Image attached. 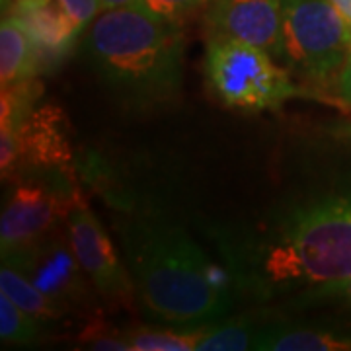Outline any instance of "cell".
Wrapping results in <instances>:
<instances>
[{"mask_svg":"<svg viewBox=\"0 0 351 351\" xmlns=\"http://www.w3.org/2000/svg\"><path fill=\"white\" fill-rule=\"evenodd\" d=\"M211 36L239 39L260 47L277 63L285 59L281 0H213L207 6Z\"/></svg>","mask_w":351,"mask_h":351,"instance_id":"obj_9","label":"cell"},{"mask_svg":"<svg viewBox=\"0 0 351 351\" xmlns=\"http://www.w3.org/2000/svg\"><path fill=\"white\" fill-rule=\"evenodd\" d=\"M336 135L341 138H348V141H351V121L350 123H343V125H339L338 129H336Z\"/></svg>","mask_w":351,"mask_h":351,"instance_id":"obj_23","label":"cell"},{"mask_svg":"<svg viewBox=\"0 0 351 351\" xmlns=\"http://www.w3.org/2000/svg\"><path fill=\"white\" fill-rule=\"evenodd\" d=\"M38 53L22 22L8 14L0 24V84L2 88L27 82L38 69Z\"/></svg>","mask_w":351,"mask_h":351,"instance_id":"obj_11","label":"cell"},{"mask_svg":"<svg viewBox=\"0 0 351 351\" xmlns=\"http://www.w3.org/2000/svg\"><path fill=\"white\" fill-rule=\"evenodd\" d=\"M43 326L0 291V339L4 346H29L38 341Z\"/></svg>","mask_w":351,"mask_h":351,"instance_id":"obj_15","label":"cell"},{"mask_svg":"<svg viewBox=\"0 0 351 351\" xmlns=\"http://www.w3.org/2000/svg\"><path fill=\"white\" fill-rule=\"evenodd\" d=\"M211 2L213 0H141L138 6L160 20L180 24V20L188 18L189 14L203 6H209Z\"/></svg>","mask_w":351,"mask_h":351,"instance_id":"obj_17","label":"cell"},{"mask_svg":"<svg viewBox=\"0 0 351 351\" xmlns=\"http://www.w3.org/2000/svg\"><path fill=\"white\" fill-rule=\"evenodd\" d=\"M334 90H336V98L351 108V53L348 61L341 66V71H339Z\"/></svg>","mask_w":351,"mask_h":351,"instance_id":"obj_20","label":"cell"},{"mask_svg":"<svg viewBox=\"0 0 351 351\" xmlns=\"http://www.w3.org/2000/svg\"><path fill=\"white\" fill-rule=\"evenodd\" d=\"M75 193H63L43 182H18L8 199L4 201L0 217V248L8 256L38 242L57 230L59 223L71 213Z\"/></svg>","mask_w":351,"mask_h":351,"instance_id":"obj_7","label":"cell"},{"mask_svg":"<svg viewBox=\"0 0 351 351\" xmlns=\"http://www.w3.org/2000/svg\"><path fill=\"white\" fill-rule=\"evenodd\" d=\"M211 326L213 322L195 328L133 330L125 332V336L129 351H197Z\"/></svg>","mask_w":351,"mask_h":351,"instance_id":"obj_14","label":"cell"},{"mask_svg":"<svg viewBox=\"0 0 351 351\" xmlns=\"http://www.w3.org/2000/svg\"><path fill=\"white\" fill-rule=\"evenodd\" d=\"M304 295L313 301H336L351 306V279H346V281L336 283V285L314 289V291H308Z\"/></svg>","mask_w":351,"mask_h":351,"instance_id":"obj_19","label":"cell"},{"mask_svg":"<svg viewBox=\"0 0 351 351\" xmlns=\"http://www.w3.org/2000/svg\"><path fill=\"white\" fill-rule=\"evenodd\" d=\"M0 291H4L22 311L34 316L43 328H53L66 320L71 313L59 302L51 301L27 277L10 262L2 260L0 267Z\"/></svg>","mask_w":351,"mask_h":351,"instance_id":"obj_13","label":"cell"},{"mask_svg":"<svg viewBox=\"0 0 351 351\" xmlns=\"http://www.w3.org/2000/svg\"><path fill=\"white\" fill-rule=\"evenodd\" d=\"M12 2H25V0H12Z\"/></svg>","mask_w":351,"mask_h":351,"instance_id":"obj_24","label":"cell"},{"mask_svg":"<svg viewBox=\"0 0 351 351\" xmlns=\"http://www.w3.org/2000/svg\"><path fill=\"white\" fill-rule=\"evenodd\" d=\"M260 351H351V338L322 328L271 326L256 332Z\"/></svg>","mask_w":351,"mask_h":351,"instance_id":"obj_12","label":"cell"},{"mask_svg":"<svg viewBox=\"0 0 351 351\" xmlns=\"http://www.w3.org/2000/svg\"><path fill=\"white\" fill-rule=\"evenodd\" d=\"M71 20L75 22L80 32H84L88 25L96 20V16L101 12L100 0H57Z\"/></svg>","mask_w":351,"mask_h":351,"instance_id":"obj_18","label":"cell"},{"mask_svg":"<svg viewBox=\"0 0 351 351\" xmlns=\"http://www.w3.org/2000/svg\"><path fill=\"white\" fill-rule=\"evenodd\" d=\"M82 53L108 86L133 101H162L182 84L180 24L160 20L138 4L98 14L86 27Z\"/></svg>","mask_w":351,"mask_h":351,"instance_id":"obj_3","label":"cell"},{"mask_svg":"<svg viewBox=\"0 0 351 351\" xmlns=\"http://www.w3.org/2000/svg\"><path fill=\"white\" fill-rule=\"evenodd\" d=\"M121 237L135 291L154 318L191 326L226 316V276L184 230L158 219H137Z\"/></svg>","mask_w":351,"mask_h":351,"instance_id":"obj_2","label":"cell"},{"mask_svg":"<svg viewBox=\"0 0 351 351\" xmlns=\"http://www.w3.org/2000/svg\"><path fill=\"white\" fill-rule=\"evenodd\" d=\"M256 332L258 330L246 326L242 322H225V324L213 322V326L209 328L197 351L254 350Z\"/></svg>","mask_w":351,"mask_h":351,"instance_id":"obj_16","label":"cell"},{"mask_svg":"<svg viewBox=\"0 0 351 351\" xmlns=\"http://www.w3.org/2000/svg\"><path fill=\"white\" fill-rule=\"evenodd\" d=\"M64 223L76 260L94 285V291L104 299L127 304L133 297L135 285L119 262L110 237L78 193Z\"/></svg>","mask_w":351,"mask_h":351,"instance_id":"obj_8","label":"cell"},{"mask_svg":"<svg viewBox=\"0 0 351 351\" xmlns=\"http://www.w3.org/2000/svg\"><path fill=\"white\" fill-rule=\"evenodd\" d=\"M232 279L256 299L351 279V189L302 199L228 250Z\"/></svg>","mask_w":351,"mask_h":351,"instance_id":"obj_1","label":"cell"},{"mask_svg":"<svg viewBox=\"0 0 351 351\" xmlns=\"http://www.w3.org/2000/svg\"><path fill=\"white\" fill-rule=\"evenodd\" d=\"M205 75L213 94L242 112L277 110L299 94L289 73L260 47L239 39L211 36Z\"/></svg>","mask_w":351,"mask_h":351,"instance_id":"obj_4","label":"cell"},{"mask_svg":"<svg viewBox=\"0 0 351 351\" xmlns=\"http://www.w3.org/2000/svg\"><path fill=\"white\" fill-rule=\"evenodd\" d=\"M2 260L16 265L41 293L71 314L84 313L92 304L94 285L76 260L69 234L53 230L24 250L2 256Z\"/></svg>","mask_w":351,"mask_h":351,"instance_id":"obj_6","label":"cell"},{"mask_svg":"<svg viewBox=\"0 0 351 351\" xmlns=\"http://www.w3.org/2000/svg\"><path fill=\"white\" fill-rule=\"evenodd\" d=\"M10 14L22 22L29 34L39 63H55V59L63 57L80 36V27L57 0L12 2Z\"/></svg>","mask_w":351,"mask_h":351,"instance_id":"obj_10","label":"cell"},{"mask_svg":"<svg viewBox=\"0 0 351 351\" xmlns=\"http://www.w3.org/2000/svg\"><path fill=\"white\" fill-rule=\"evenodd\" d=\"M285 63L322 88L336 86L351 53V24L332 0H281Z\"/></svg>","mask_w":351,"mask_h":351,"instance_id":"obj_5","label":"cell"},{"mask_svg":"<svg viewBox=\"0 0 351 351\" xmlns=\"http://www.w3.org/2000/svg\"><path fill=\"white\" fill-rule=\"evenodd\" d=\"M141 0H100V10H113V8H125V6H137Z\"/></svg>","mask_w":351,"mask_h":351,"instance_id":"obj_21","label":"cell"},{"mask_svg":"<svg viewBox=\"0 0 351 351\" xmlns=\"http://www.w3.org/2000/svg\"><path fill=\"white\" fill-rule=\"evenodd\" d=\"M332 4L343 14V18L351 24V0H332Z\"/></svg>","mask_w":351,"mask_h":351,"instance_id":"obj_22","label":"cell"}]
</instances>
